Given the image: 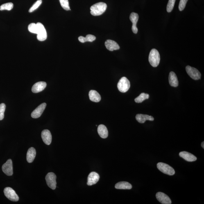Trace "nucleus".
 <instances>
[{"label":"nucleus","instance_id":"nucleus-3","mask_svg":"<svg viewBox=\"0 0 204 204\" xmlns=\"http://www.w3.org/2000/svg\"><path fill=\"white\" fill-rule=\"evenodd\" d=\"M157 168L162 172L169 175L175 174V171L173 168L168 164L160 162L157 164Z\"/></svg>","mask_w":204,"mask_h":204},{"label":"nucleus","instance_id":"nucleus-10","mask_svg":"<svg viewBox=\"0 0 204 204\" xmlns=\"http://www.w3.org/2000/svg\"><path fill=\"white\" fill-rule=\"evenodd\" d=\"M157 199L161 203L163 204H171L172 201L169 197L162 192H157L156 194Z\"/></svg>","mask_w":204,"mask_h":204},{"label":"nucleus","instance_id":"nucleus-26","mask_svg":"<svg viewBox=\"0 0 204 204\" xmlns=\"http://www.w3.org/2000/svg\"><path fill=\"white\" fill-rule=\"evenodd\" d=\"M13 7V4L11 2L4 3L0 7V10H7L10 11Z\"/></svg>","mask_w":204,"mask_h":204},{"label":"nucleus","instance_id":"nucleus-5","mask_svg":"<svg viewBox=\"0 0 204 204\" xmlns=\"http://www.w3.org/2000/svg\"><path fill=\"white\" fill-rule=\"evenodd\" d=\"M37 39L41 41H43L47 38V33L44 26L41 23H37Z\"/></svg>","mask_w":204,"mask_h":204},{"label":"nucleus","instance_id":"nucleus-16","mask_svg":"<svg viewBox=\"0 0 204 204\" xmlns=\"http://www.w3.org/2000/svg\"><path fill=\"white\" fill-rule=\"evenodd\" d=\"M105 45L107 49L110 51H116L120 49V46L117 43L110 39L106 40L105 42Z\"/></svg>","mask_w":204,"mask_h":204},{"label":"nucleus","instance_id":"nucleus-25","mask_svg":"<svg viewBox=\"0 0 204 204\" xmlns=\"http://www.w3.org/2000/svg\"><path fill=\"white\" fill-rule=\"evenodd\" d=\"M149 97V95L145 93H142L139 95L135 99V101L137 103H141L144 100L148 99Z\"/></svg>","mask_w":204,"mask_h":204},{"label":"nucleus","instance_id":"nucleus-8","mask_svg":"<svg viewBox=\"0 0 204 204\" xmlns=\"http://www.w3.org/2000/svg\"><path fill=\"white\" fill-rule=\"evenodd\" d=\"M186 70L188 75L193 80H197L200 79L201 73L196 68L188 66L186 67Z\"/></svg>","mask_w":204,"mask_h":204},{"label":"nucleus","instance_id":"nucleus-11","mask_svg":"<svg viewBox=\"0 0 204 204\" xmlns=\"http://www.w3.org/2000/svg\"><path fill=\"white\" fill-rule=\"evenodd\" d=\"M46 104L43 103L39 105L35 110L32 112V117L33 119H37L42 115L43 112L46 107Z\"/></svg>","mask_w":204,"mask_h":204},{"label":"nucleus","instance_id":"nucleus-23","mask_svg":"<svg viewBox=\"0 0 204 204\" xmlns=\"http://www.w3.org/2000/svg\"><path fill=\"white\" fill-rule=\"evenodd\" d=\"M132 186L129 182H121L116 184L115 188L119 189H130Z\"/></svg>","mask_w":204,"mask_h":204},{"label":"nucleus","instance_id":"nucleus-33","mask_svg":"<svg viewBox=\"0 0 204 204\" xmlns=\"http://www.w3.org/2000/svg\"><path fill=\"white\" fill-rule=\"evenodd\" d=\"M202 147L204 149V142L203 141V142H202L201 144Z\"/></svg>","mask_w":204,"mask_h":204},{"label":"nucleus","instance_id":"nucleus-31","mask_svg":"<svg viewBox=\"0 0 204 204\" xmlns=\"http://www.w3.org/2000/svg\"><path fill=\"white\" fill-rule=\"evenodd\" d=\"M6 108L5 104L2 103L0 104V120H2L4 117V112Z\"/></svg>","mask_w":204,"mask_h":204},{"label":"nucleus","instance_id":"nucleus-32","mask_svg":"<svg viewBox=\"0 0 204 204\" xmlns=\"http://www.w3.org/2000/svg\"><path fill=\"white\" fill-rule=\"evenodd\" d=\"M187 1L188 0H180L178 7L179 10L180 11H182L185 9Z\"/></svg>","mask_w":204,"mask_h":204},{"label":"nucleus","instance_id":"nucleus-18","mask_svg":"<svg viewBox=\"0 0 204 204\" xmlns=\"http://www.w3.org/2000/svg\"><path fill=\"white\" fill-rule=\"evenodd\" d=\"M136 119L140 123H144L147 120L153 121L154 120V118L151 116L141 114H137L136 116Z\"/></svg>","mask_w":204,"mask_h":204},{"label":"nucleus","instance_id":"nucleus-12","mask_svg":"<svg viewBox=\"0 0 204 204\" xmlns=\"http://www.w3.org/2000/svg\"><path fill=\"white\" fill-rule=\"evenodd\" d=\"M100 175L98 173L93 172L89 174L87 178V185L92 186L96 184L100 179Z\"/></svg>","mask_w":204,"mask_h":204},{"label":"nucleus","instance_id":"nucleus-4","mask_svg":"<svg viewBox=\"0 0 204 204\" xmlns=\"http://www.w3.org/2000/svg\"><path fill=\"white\" fill-rule=\"evenodd\" d=\"M130 82L127 78L123 77L119 80L118 83L117 87L120 92L125 93L130 89Z\"/></svg>","mask_w":204,"mask_h":204},{"label":"nucleus","instance_id":"nucleus-29","mask_svg":"<svg viewBox=\"0 0 204 204\" xmlns=\"http://www.w3.org/2000/svg\"><path fill=\"white\" fill-rule=\"evenodd\" d=\"M176 0H169L167 6V11L170 12L172 11L174 7L175 3Z\"/></svg>","mask_w":204,"mask_h":204},{"label":"nucleus","instance_id":"nucleus-6","mask_svg":"<svg viewBox=\"0 0 204 204\" xmlns=\"http://www.w3.org/2000/svg\"><path fill=\"white\" fill-rule=\"evenodd\" d=\"M56 176L54 173L50 172L46 175V180L48 187L54 190L56 187Z\"/></svg>","mask_w":204,"mask_h":204},{"label":"nucleus","instance_id":"nucleus-21","mask_svg":"<svg viewBox=\"0 0 204 204\" xmlns=\"http://www.w3.org/2000/svg\"><path fill=\"white\" fill-rule=\"evenodd\" d=\"M36 155V151L35 148L32 147L28 149L27 153V160L28 163H31L33 162Z\"/></svg>","mask_w":204,"mask_h":204},{"label":"nucleus","instance_id":"nucleus-7","mask_svg":"<svg viewBox=\"0 0 204 204\" xmlns=\"http://www.w3.org/2000/svg\"><path fill=\"white\" fill-rule=\"evenodd\" d=\"M4 194L7 198L11 201L17 202L19 200V197L15 191L10 187H7L4 189Z\"/></svg>","mask_w":204,"mask_h":204},{"label":"nucleus","instance_id":"nucleus-9","mask_svg":"<svg viewBox=\"0 0 204 204\" xmlns=\"http://www.w3.org/2000/svg\"><path fill=\"white\" fill-rule=\"evenodd\" d=\"M2 170L3 172L8 176H12L13 174V167L12 160L9 159L3 164Z\"/></svg>","mask_w":204,"mask_h":204},{"label":"nucleus","instance_id":"nucleus-2","mask_svg":"<svg viewBox=\"0 0 204 204\" xmlns=\"http://www.w3.org/2000/svg\"><path fill=\"white\" fill-rule=\"evenodd\" d=\"M160 60V55L158 51L154 49H152L148 57L150 64L153 67H156L158 66Z\"/></svg>","mask_w":204,"mask_h":204},{"label":"nucleus","instance_id":"nucleus-22","mask_svg":"<svg viewBox=\"0 0 204 204\" xmlns=\"http://www.w3.org/2000/svg\"><path fill=\"white\" fill-rule=\"evenodd\" d=\"M89 97L91 101L93 102H99L101 100V97L97 91L91 90L89 92Z\"/></svg>","mask_w":204,"mask_h":204},{"label":"nucleus","instance_id":"nucleus-20","mask_svg":"<svg viewBox=\"0 0 204 204\" xmlns=\"http://www.w3.org/2000/svg\"><path fill=\"white\" fill-rule=\"evenodd\" d=\"M98 132L100 137L106 138L108 136V131L106 126L103 124L99 125L98 128Z\"/></svg>","mask_w":204,"mask_h":204},{"label":"nucleus","instance_id":"nucleus-15","mask_svg":"<svg viewBox=\"0 0 204 204\" xmlns=\"http://www.w3.org/2000/svg\"><path fill=\"white\" fill-rule=\"evenodd\" d=\"M46 86V83L45 82H39L34 84L32 87V92L37 93L43 90Z\"/></svg>","mask_w":204,"mask_h":204},{"label":"nucleus","instance_id":"nucleus-30","mask_svg":"<svg viewBox=\"0 0 204 204\" xmlns=\"http://www.w3.org/2000/svg\"><path fill=\"white\" fill-rule=\"evenodd\" d=\"M42 3V0H38L36 2L34 3V5L32 6L31 8L29 10L30 12H32L34 11L37 9L39 7L40 5Z\"/></svg>","mask_w":204,"mask_h":204},{"label":"nucleus","instance_id":"nucleus-27","mask_svg":"<svg viewBox=\"0 0 204 204\" xmlns=\"http://www.w3.org/2000/svg\"><path fill=\"white\" fill-rule=\"evenodd\" d=\"M59 1L61 6L64 10L67 11L70 10L68 0H59Z\"/></svg>","mask_w":204,"mask_h":204},{"label":"nucleus","instance_id":"nucleus-28","mask_svg":"<svg viewBox=\"0 0 204 204\" xmlns=\"http://www.w3.org/2000/svg\"><path fill=\"white\" fill-rule=\"evenodd\" d=\"M28 30L31 33L37 34V28L36 24L35 23H31L28 26Z\"/></svg>","mask_w":204,"mask_h":204},{"label":"nucleus","instance_id":"nucleus-13","mask_svg":"<svg viewBox=\"0 0 204 204\" xmlns=\"http://www.w3.org/2000/svg\"><path fill=\"white\" fill-rule=\"evenodd\" d=\"M139 16L138 14L135 12H132L130 16V19L132 23V31L135 34H137L138 30L137 27V24Z\"/></svg>","mask_w":204,"mask_h":204},{"label":"nucleus","instance_id":"nucleus-14","mask_svg":"<svg viewBox=\"0 0 204 204\" xmlns=\"http://www.w3.org/2000/svg\"><path fill=\"white\" fill-rule=\"evenodd\" d=\"M41 137L43 142L46 145L51 144L52 141V136L49 130L46 129L43 130Z\"/></svg>","mask_w":204,"mask_h":204},{"label":"nucleus","instance_id":"nucleus-17","mask_svg":"<svg viewBox=\"0 0 204 204\" xmlns=\"http://www.w3.org/2000/svg\"><path fill=\"white\" fill-rule=\"evenodd\" d=\"M179 156L184 160L189 162H194L197 160V158L195 156L187 152H180L179 153Z\"/></svg>","mask_w":204,"mask_h":204},{"label":"nucleus","instance_id":"nucleus-1","mask_svg":"<svg viewBox=\"0 0 204 204\" xmlns=\"http://www.w3.org/2000/svg\"><path fill=\"white\" fill-rule=\"evenodd\" d=\"M107 7V5L104 2H100L95 3L90 7L91 15L94 16L101 15L105 11Z\"/></svg>","mask_w":204,"mask_h":204},{"label":"nucleus","instance_id":"nucleus-19","mask_svg":"<svg viewBox=\"0 0 204 204\" xmlns=\"http://www.w3.org/2000/svg\"><path fill=\"white\" fill-rule=\"evenodd\" d=\"M169 81L171 86L177 87L178 85V80L176 75L173 71L170 73L169 76Z\"/></svg>","mask_w":204,"mask_h":204},{"label":"nucleus","instance_id":"nucleus-24","mask_svg":"<svg viewBox=\"0 0 204 204\" xmlns=\"http://www.w3.org/2000/svg\"><path fill=\"white\" fill-rule=\"evenodd\" d=\"M96 37L92 35H88L85 37L80 36L78 37V40L80 42L85 43L86 42H92L96 39Z\"/></svg>","mask_w":204,"mask_h":204}]
</instances>
